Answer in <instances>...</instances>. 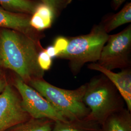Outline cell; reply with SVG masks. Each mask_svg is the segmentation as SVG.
I'll list each match as a JSON object with an SVG mask.
<instances>
[{
	"label": "cell",
	"instance_id": "6da1fadb",
	"mask_svg": "<svg viewBox=\"0 0 131 131\" xmlns=\"http://www.w3.org/2000/svg\"><path fill=\"white\" fill-rule=\"evenodd\" d=\"M44 50L38 42L16 30L0 28V64L13 71L24 83L43 79L44 71L38 64L39 52Z\"/></svg>",
	"mask_w": 131,
	"mask_h": 131
},
{
	"label": "cell",
	"instance_id": "9a60e30c",
	"mask_svg": "<svg viewBox=\"0 0 131 131\" xmlns=\"http://www.w3.org/2000/svg\"><path fill=\"white\" fill-rule=\"evenodd\" d=\"M131 21V3H128L119 12L112 16L106 23L103 24L105 31L107 33L123 24Z\"/></svg>",
	"mask_w": 131,
	"mask_h": 131
},
{
	"label": "cell",
	"instance_id": "2e32d148",
	"mask_svg": "<svg viewBox=\"0 0 131 131\" xmlns=\"http://www.w3.org/2000/svg\"><path fill=\"white\" fill-rule=\"evenodd\" d=\"M72 0H40L41 3L47 5L54 15L55 18L59 16L61 12L70 4Z\"/></svg>",
	"mask_w": 131,
	"mask_h": 131
},
{
	"label": "cell",
	"instance_id": "ba28073f",
	"mask_svg": "<svg viewBox=\"0 0 131 131\" xmlns=\"http://www.w3.org/2000/svg\"><path fill=\"white\" fill-rule=\"evenodd\" d=\"M31 16L11 12L0 6V28L16 30L28 36L37 42H40V40L44 36L30 26Z\"/></svg>",
	"mask_w": 131,
	"mask_h": 131
},
{
	"label": "cell",
	"instance_id": "5bb4252c",
	"mask_svg": "<svg viewBox=\"0 0 131 131\" xmlns=\"http://www.w3.org/2000/svg\"><path fill=\"white\" fill-rule=\"evenodd\" d=\"M54 121L48 118H30L16 126L12 131H52Z\"/></svg>",
	"mask_w": 131,
	"mask_h": 131
},
{
	"label": "cell",
	"instance_id": "52a82bcc",
	"mask_svg": "<svg viewBox=\"0 0 131 131\" xmlns=\"http://www.w3.org/2000/svg\"><path fill=\"white\" fill-rule=\"evenodd\" d=\"M30 118L23 107L18 92L8 84L0 93V131L16 126Z\"/></svg>",
	"mask_w": 131,
	"mask_h": 131
},
{
	"label": "cell",
	"instance_id": "5b68a950",
	"mask_svg": "<svg viewBox=\"0 0 131 131\" xmlns=\"http://www.w3.org/2000/svg\"><path fill=\"white\" fill-rule=\"evenodd\" d=\"M131 25L119 33L109 35L103 48L98 65L108 70L131 68Z\"/></svg>",
	"mask_w": 131,
	"mask_h": 131
},
{
	"label": "cell",
	"instance_id": "9c48e42d",
	"mask_svg": "<svg viewBox=\"0 0 131 131\" xmlns=\"http://www.w3.org/2000/svg\"><path fill=\"white\" fill-rule=\"evenodd\" d=\"M88 67L90 70L100 72L109 80L123 99L127 109L131 112V68L116 73L104 68L97 63H90Z\"/></svg>",
	"mask_w": 131,
	"mask_h": 131
},
{
	"label": "cell",
	"instance_id": "e0dca14e",
	"mask_svg": "<svg viewBox=\"0 0 131 131\" xmlns=\"http://www.w3.org/2000/svg\"><path fill=\"white\" fill-rule=\"evenodd\" d=\"M52 59L48 55L45 49L39 52L38 55V64L43 71L49 70L52 65Z\"/></svg>",
	"mask_w": 131,
	"mask_h": 131
},
{
	"label": "cell",
	"instance_id": "ac0fdd59",
	"mask_svg": "<svg viewBox=\"0 0 131 131\" xmlns=\"http://www.w3.org/2000/svg\"><path fill=\"white\" fill-rule=\"evenodd\" d=\"M68 43L69 40L68 38L64 37H59L56 38L53 46L55 48L58 54L65 50L68 46Z\"/></svg>",
	"mask_w": 131,
	"mask_h": 131
},
{
	"label": "cell",
	"instance_id": "277c9868",
	"mask_svg": "<svg viewBox=\"0 0 131 131\" xmlns=\"http://www.w3.org/2000/svg\"><path fill=\"white\" fill-rule=\"evenodd\" d=\"M38 91L68 121L83 119L89 110L83 102L85 84L73 90L63 89L43 79L33 80L28 84Z\"/></svg>",
	"mask_w": 131,
	"mask_h": 131
},
{
	"label": "cell",
	"instance_id": "ffe728a7",
	"mask_svg": "<svg viewBox=\"0 0 131 131\" xmlns=\"http://www.w3.org/2000/svg\"><path fill=\"white\" fill-rule=\"evenodd\" d=\"M8 84V83L7 81V80L6 79L5 75L3 74L0 77V93L3 91L5 86Z\"/></svg>",
	"mask_w": 131,
	"mask_h": 131
},
{
	"label": "cell",
	"instance_id": "d6986e66",
	"mask_svg": "<svg viewBox=\"0 0 131 131\" xmlns=\"http://www.w3.org/2000/svg\"><path fill=\"white\" fill-rule=\"evenodd\" d=\"M45 51L46 52L48 55L51 57L52 59L56 58L58 55V53L53 45L48 46L46 49H45Z\"/></svg>",
	"mask_w": 131,
	"mask_h": 131
},
{
	"label": "cell",
	"instance_id": "4fadbf2b",
	"mask_svg": "<svg viewBox=\"0 0 131 131\" xmlns=\"http://www.w3.org/2000/svg\"><path fill=\"white\" fill-rule=\"evenodd\" d=\"M40 3L34 0H0L2 7L11 12L32 15Z\"/></svg>",
	"mask_w": 131,
	"mask_h": 131
},
{
	"label": "cell",
	"instance_id": "7c38bea8",
	"mask_svg": "<svg viewBox=\"0 0 131 131\" xmlns=\"http://www.w3.org/2000/svg\"><path fill=\"white\" fill-rule=\"evenodd\" d=\"M100 125L85 118L54 122L52 131H99Z\"/></svg>",
	"mask_w": 131,
	"mask_h": 131
},
{
	"label": "cell",
	"instance_id": "30bf717a",
	"mask_svg": "<svg viewBox=\"0 0 131 131\" xmlns=\"http://www.w3.org/2000/svg\"><path fill=\"white\" fill-rule=\"evenodd\" d=\"M99 131H131V112L125 107L113 113L100 125Z\"/></svg>",
	"mask_w": 131,
	"mask_h": 131
},
{
	"label": "cell",
	"instance_id": "8992f818",
	"mask_svg": "<svg viewBox=\"0 0 131 131\" xmlns=\"http://www.w3.org/2000/svg\"><path fill=\"white\" fill-rule=\"evenodd\" d=\"M13 86L18 92L21 99L24 110L34 118H48L54 122L67 121L40 94L19 77L14 78Z\"/></svg>",
	"mask_w": 131,
	"mask_h": 131
},
{
	"label": "cell",
	"instance_id": "3957f363",
	"mask_svg": "<svg viewBox=\"0 0 131 131\" xmlns=\"http://www.w3.org/2000/svg\"><path fill=\"white\" fill-rule=\"evenodd\" d=\"M109 35L103 24L95 25L86 35L68 38L66 49L56 58L68 60L71 72L74 76L78 75L85 64L98 61Z\"/></svg>",
	"mask_w": 131,
	"mask_h": 131
},
{
	"label": "cell",
	"instance_id": "7a4b0ae2",
	"mask_svg": "<svg viewBox=\"0 0 131 131\" xmlns=\"http://www.w3.org/2000/svg\"><path fill=\"white\" fill-rule=\"evenodd\" d=\"M85 85L83 102L89 110L85 119L101 125L113 113L125 107L117 89L103 74L94 77Z\"/></svg>",
	"mask_w": 131,
	"mask_h": 131
},
{
	"label": "cell",
	"instance_id": "7402d4cb",
	"mask_svg": "<svg viewBox=\"0 0 131 131\" xmlns=\"http://www.w3.org/2000/svg\"><path fill=\"white\" fill-rule=\"evenodd\" d=\"M2 66L1 65V64H0V77L3 75V72H2Z\"/></svg>",
	"mask_w": 131,
	"mask_h": 131
},
{
	"label": "cell",
	"instance_id": "44dd1931",
	"mask_svg": "<svg viewBox=\"0 0 131 131\" xmlns=\"http://www.w3.org/2000/svg\"><path fill=\"white\" fill-rule=\"evenodd\" d=\"M126 0H113L114 3V6L115 9H118L119 6L125 1Z\"/></svg>",
	"mask_w": 131,
	"mask_h": 131
},
{
	"label": "cell",
	"instance_id": "8fae6325",
	"mask_svg": "<svg viewBox=\"0 0 131 131\" xmlns=\"http://www.w3.org/2000/svg\"><path fill=\"white\" fill-rule=\"evenodd\" d=\"M55 18L52 9L47 5L40 3L30 19V25L35 30L40 32L51 27Z\"/></svg>",
	"mask_w": 131,
	"mask_h": 131
}]
</instances>
